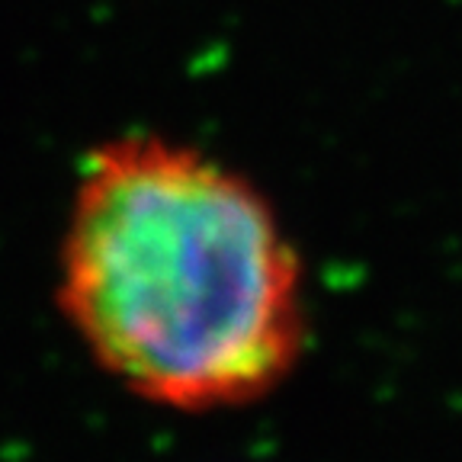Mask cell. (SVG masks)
<instances>
[{"mask_svg":"<svg viewBox=\"0 0 462 462\" xmlns=\"http://www.w3.org/2000/svg\"><path fill=\"white\" fill-rule=\"evenodd\" d=\"M55 280L90 360L161 408H245L302 363L296 241L247 173L196 144L125 132L87 152Z\"/></svg>","mask_w":462,"mask_h":462,"instance_id":"6da1fadb","label":"cell"}]
</instances>
